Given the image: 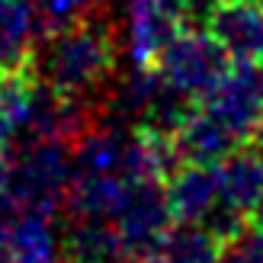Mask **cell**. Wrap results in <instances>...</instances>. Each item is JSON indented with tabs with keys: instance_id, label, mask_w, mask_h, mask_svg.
<instances>
[{
	"instance_id": "obj_24",
	"label": "cell",
	"mask_w": 263,
	"mask_h": 263,
	"mask_svg": "<svg viewBox=\"0 0 263 263\" xmlns=\"http://www.w3.org/2000/svg\"><path fill=\"white\" fill-rule=\"evenodd\" d=\"M257 64H260V68H263V51H260V58H257Z\"/></svg>"
},
{
	"instance_id": "obj_7",
	"label": "cell",
	"mask_w": 263,
	"mask_h": 263,
	"mask_svg": "<svg viewBox=\"0 0 263 263\" xmlns=\"http://www.w3.org/2000/svg\"><path fill=\"white\" fill-rule=\"evenodd\" d=\"M125 4V48L132 68H154L164 45L183 32L174 0H122Z\"/></svg>"
},
{
	"instance_id": "obj_16",
	"label": "cell",
	"mask_w": 263,
	"mask_h": 263,
	"mask_svg": "<svg viewBox=\"0 0 263 263\" xmlns=\"http://www.w3.org/2000/svg\"><path fill=\"white\" fill-rule=\"evenodd\" d=\"M164 263H221V241L199 225H180L167 231L161 244Z\"/></svg>"
},
{
	"instance_id": "obj_3",
	"label": "cell",
	"mask_w": 263,
	"mask_h": 263,
	"mask_svg": "<svg viewBox=\"0 0 263 263\" xmlns=\"http://www.w3.org/2000/svg\"><path fill=\"white\" fill-rule=\"evenodd\" d=\"M167 202L174 221L199 225L218 241H228L234 231L247 225V218L225 202L218 186L215 164H180L167 183Z\"/></svg>"
},
{
	"instance_id": "obj_5",
	"label": "cell",
	"mask_w": 263,
	"mask_h": 263,
	"mask_svg": "<svg viewBox=\"0 0 263 263\" xmlns=\"http://www.w3.org/2000/svg\"><path fill=\"white\" fill-rule=\"evenodd\" d=\"M170 212L167 186L161 180H128L125 196L116 209L112 225L119 231L128 257L132 254H157L170 231Z\"/></svg>"
},
{
	"instance_id": "obj_13",
	"label": "cell",
	"mask_w": 263,
	"mask_h": 263,
	"mask_svg": "<svg viewBox=\"0 0 263 263\" xmlns=\"http://www.w3.org/2000/svg\"><path fill=\"white\" fill-rule=\"evenodd\" d=\"M35 23L26 0H0V74L32 68L35 55Z\"/></svg>"
},
{
	"instance_id": "obj_25",
	"label": "cell",
	"mask_w": 263,
	"mask_h": 263,
	"mask_svg": "<svg viewBox=\"0 0 263 263\" xmlns=\"http://www.w3.org/2000/svg\"><path fill=\"white\" fill-rule=\"evenodd\" d=\"M257 4H260V7H263V0H257Z\"/></svg>"
},
{
	"instance_id": "obj_8",
	"label": "cell",
	"mask_w": 263,
	"mask_h": 263,
	"mask_svg": "<svg viewBox=\"0 0 263 263\" xmlns=\"http://www.w3.org/2000/svg\"><path fill=\"white\" fill-rule=\"evenodd\" d=\"M209 32L231 61H257L263 51V7L257 0H221Z\"/></svg>"
},
{
	"instance_id": "obj_11",
	"label": "cell",
	"mask_w": 263,
	"mask_h": 263,
	"mask_svg": "<svg viewBox=\"0 0 263 263\" xmlns=\"http://www.w3.org/2000/svg\"><path fill=\"white\" fill-rule=\"evenodd\" d=\"M61 244L68 263H122L128 257L116 225L97 218H71Z\"/></svg>"
},
{
	"instance_id": "obj_21",
	"label": "cell",
	"mask_w": 263,
	"mask_h": 263,
	"mask_svg": "<svg viewBox=\"0 0 263 263\" xmlns=\"http://www.w3.org/2000/svg\"><path fill=\"white\" fill-rule=\"evenodd\" d=\"M122 263H164V260H161V254H132Z\"/></svg>"
},
{
	"instance_id": "obj_14",
	"label": "cell",
	"mask_w": 263,
	"mask_h": 263,
	"mask_svg": "<svg viewBox=\"0 0 263 263\" xmlns=\"http://www.w3.org/2000/svg\"><path fill=\"white\" fill-rule=\"evenodd\" d=\"M125 177L109 174V177H71L68 190V215L71 218H97V221H112L125 196Z\"/></svg>"
},
{
	"instance_id": "obj_6",
	"label": "cell",
	"mask_w": 263,
	"mask_h": 263,
	"mask_svg": "<svg viewBox=\"0 0 263 263\" xmlns=\"http://www.w3.org/2000/svg\"><path fill=\"white\" fill-rule=\"evenodd\" d=\"M202 106L212 109L241 141L254 138L263 119V68L257 61H231L202 97Z\"/></svg>"
},
{
	"instance_id": "obj_10",
	"label": "cell",
	"mask_w": 263,
	"mask_h": 263,
	"mask_svg": "<svg viewBox=\"0 0 263 263\" xmlns=\"http://www.w3.org/2000/svg\"><path fill=\"white\" fill-rule=\"evenodd\" d=\"M215 174L225 202L244 218H251L254 205L263 196V154L257 148H234L215 164Z\"/></svg>"
},
{
	"instance_id": "obj_1",
	"label": "cell",
	"mask_w": 263,
	"mask_h": 263,
	"mask_svg": "<svg viewBox=\"0 0 263 263\" xmlns=\"http://www.w3.org/2000/svg\"><path fill=\"white\" fill-rule=\"evenodd\" d=\"M116 68V39L106 20L90 16L58 35L42 39V51L32 58V74L61 97L100 100Z\"/></svg>"
},
{
	"instance_id": "obj_17",
	"label": "cell",
	"mask_w": 263,
	"mask_h": 263,
	"mask_svg": "<svg viewBox=\"0 0 263 263\" xmlns=\"http://www.w3.org/2000/svg\"><path fill=\"white\" fill-rule=\"evenodd\" d=\"M26 4L32 10L39 39H48V35H58L77 23L97 16L100 0H26Z\"/></svg>"
},
{
	"instance_id": "obj_18",
	"label": "cell",
	"mask_w": 263,
	"mask_h": 263,
	"mask_svg": "<svg viewBox=\"0 0 263 263\" xmlns=\"http://www.w3.org/2000/svg\"><path fill=\"white\" fill-rule=\"evenodd\" d=\"M221 263H263V225L251 221L221 241Z\"/></svg>"
},
{
	"instance_id": "obj_22",
	"label": "cell",
	"mask_w": 263,
	"mask_h": 263,
	"mask_svg": "<svg viewBox=\"0 0 263 263\" xmlns=\"http://www.w3.org/2000/svg\"><path fill=\"white\" fill-rule=\"evenodd\" d=\"M251 221H257V225H263V196H260V202L254 205V212H251Z\"/></svg>"
},
{
	"instance_id": "obj_12",
	"label": "cell",
	"mask_w": 263,
	"mask_h": 263,
	"mask_svg": "<svg viewBox=\"0 0 263 263\" xmlns=\"http://www.w3.org/2000/svg\"><path fill=\"white\" fill-rule=\"evenodd\" d=\"M10 263H68L51 215L20 212L10 225Z\"/></svg>"
},
{
	"instance_id": "obj_4",
	"label": "cell",
	"mask_w": 263,
	"mask_h": 263,
	"mask_svg": "<svg viewBox=\"0 0 263 263\" xmlns=\"http://www.w3.org/2000/svg\"><path fill=\"white\" fill-rule=\"evenodd\" d=\"M228 64V51L218 45V39L209 29H183L164 45V51L154 61V71L190 100H202L225 74Z\"/></svg>"
},
{
	"instance_id": "obj_20",
	"label": "cell",
	"mask_w": 263,
	"mask_h": 263,
	"mask_svg": "<svg viewBox=\"0 0 263 263\" xmlns=\"http://www.w3.org/2000/svg\"><path fill=\"white\" fill-rule=\"evenodd\" d=\"M7 183H10V157L7 148H0V205L7 202Z\"/></svg>"
},
{
	"instance_id": "obj_2",
	"label": "cell",
	"mask_w": 263,
	"mask_h": 263,
	"mask_svg": "<svg viewBox=\"0 0 263 263\" xmlns=\"http://www.w3.org/2000/svg\"><path fill=\"white\" fill-rule=\"evenodd\" d=\"M71 144L64 141H29L16 144L10 154V183L7 202L13 212H35V215H58L68 202L71 190Z\"/></svg>"
},
{
	"instance_id": "obj_9",
	"label": "cell",
	"mask_w": 263,
	"mask_h": 263,
	"mask_svg": "<svg viewBox=\"0 0 263 263\" xmlns=\"http://www.w3.org/2000/svg\"><path fill=\"white\" fill-rule=\"evenodd\" d=\"M174 141L183 164H218L221 157H228L241 144V138L209 106L193 109L183 119V125L174 132Z\"/></svg>"
},
{
	"instance_id": "obj_15",
	"label": "cell",
	"mask_w": 263,
	"mask_h": 263,
	"mask_svg": "<svg viewBox=\"0 0 263 263\" xmlns=\"http://www.w3.org/2000/svg\"><path fill=\"white\" fill-rule=\"evenodd\" d=\"M32 93H35L32 68L0 74V148H13L23 141L32 109Z\"/></svg>"
},
{
	"instance_id": "obj_23",
	"label": "cell",
	"mask_w": 263,
	"mask_h": 263,
	"mask_svg": "<svg viewBox=\"0 0 263 263\" xmlns=\"http://www.w3.org/2000/svg\"><path fill=\"white\" fill-rule=\"evenodd\" d=\"M254 141H257V148L263 151V119H260V125H257V132H254Z\"/></svg>"
},
{
	"instance_id": "obj_19",
	"label": "cell",
	"mask_w": 263,
	"mask_h": 263,
	"mask_svg": "<svg viewBox=\"0 0 263 263\" xmlns=\"http://www.w3.org/2000/svg\"><path fill=\"white\" fill-rule=\"evenodd\" d=\"M16 212H13V205L4 202L0 205V263H10V225Z\"/></svg>"
}]
</instances>
